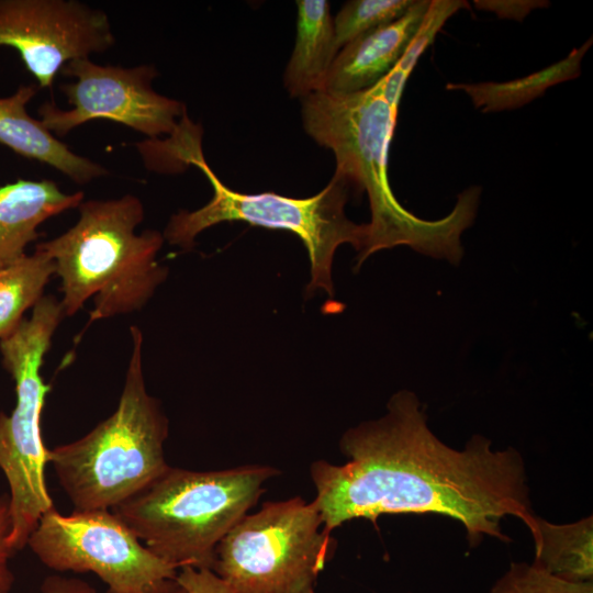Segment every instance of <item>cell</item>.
Wrapping results in <instances>:
<instances>
[{"instance_id": "obj_1", "label": "cell", "mask_w": 593, "mask_h": 593, "mask_svg": "<svg viewBox=\"0 0 593 593\" xmlns=\"http://www.w3.org/2000/svg\"><path fill=\"white\" fill-rule=\"evenodd\" d=\"M344 465L318 460L310 474L326 534L355 518L373 523L382 514H438L458 521L471 547L484 536L510 542L506 516L528 530L532 510L524 459L514 447L493 450L472 436L457 450L428 427L425 410L409 390L394 393L387 413L348 428L339 439Z\"/></svg>"}, {"instance_id": "obj_2", "label": "cell", "mask_w": 593, "mask_h": 593, "mask_svg": "<svg viewBox=\"0 0 593 593\" xmlns=\"http://www.w3.org/2000/svg\"><path fill=\"white\" fill-rule=\"evenodd\" d=\"M465 8L460 0H430L426 19L404 56L372 87L347 94L317 91L301 99L305 132L334 153L335 170L345 175L357 191L368 194L369 237L356 257L355 269L372 254L400 245L455 266L463 257L461 235L475 220L481 188L460 192L451 212L439 220L418 217L394 195L388 156L411 72L448 19Z\"/></svg>"}, {"instance_id": "obj_3", "label": "cell", "mask_w": 593, "mask_h": 593, "mask_svg": "<svg viewBox=\"0 0 593 593\" xmlns=\"http://www.w3.org/2000/svg\"><path fill=\"white\" fill-rule=\"evenodd\" d=\"M155 152L176 163L193 165L206 177L213 189L211 200L194 211L181 210L171 215L164 239L189 249L202 231L222 222L244 221L251 225L289 231L301 238L311 264L306 294L317 290L334 295L332 265L336 249L350 244L357 253L366 247L369 224H357L345 213L353 187L348 178L335 170L317 194L296 199L273 192L248 194L226 187L210 168L201 149V131L188 116L166 141H158Z\"/></svg>"}, {"instance_id": "obj_4", "label": "cell", "mask_w": 593, "mask_h": 593, "mask_svg": "<svg viewBox=\"0 0 593 593\" xmlns=\"http://www.w3.org/2000/svg\"><path fill=\"white\" fill-rule=\"evenodd\" d=\"M78 210L72 227L35 246L53 259L61 279L64 315L76 314L91 296L89 323L141 310L168 273L156 260L163 234L135 233L144 208L132 194L82 201Z\"/></svg>"}, {"instance_id": "obj_5", "label": "cell", "mask_w": 593, "mask_h": 593, "mask_svg": "<svg viewBox=\"0 0 593 593\" xmlns=\"http://www.w3.org/2000/svg\"><path fill=\"white\" fill-rule=\"evenodd\" d=\"M279 471L247 465L219 471L169 468L111 511L161 560L212 570L224 536L256 505Z\"/></svg>"}, {"instance_id": "obj_6", "label": "cell", "mask_w": 593, "mask_h": 593, "mask_svg": "<svg viewBox=\"0 0 593 593\" xmlns=\"http://www.w3.org/2000/svg\"><path fill=\"white\" fill-rule=\"evenodd\" d=\"M133 349L116 410L83 437L47 449V463L76 511L112 510L163 474L168 421L148 394L142 370L143 336Z\"/></svg>"}, {"instance_id": "obj_7", "label": "cell", "mask_w": 593, "mask_h": 593, "mask_svg": "<svg viewBox=\"0 0 593 593\" xmlns=\"http://www.w3.org/2000/svg\"><path fill=\"white\" fill-rule=\"evenodd\" d=\"M60 302L42 296L30 318L0 339L2 365L15 382L11 415L0 413V469L10 489L11 527L7 538L14 551L24 548L41 517L54 508L46 486L47 448L41 415L51 390L41 376L43 358L64 317Z\"/></svg>"}, {"instance_id": "obj_8", "label": "cell", "mask_w": 593, "mask_h": 593, "mask_svg": "<svg viewBox=\"0 0 593 593\" xmlns=\"http://www.w3.org/2000/svg\"><path fill=\"white\" fill-rule=\"evenodd\" d=\"M335 546L313 501L266 502L220 541L212 571L233 593H315Z\"/></svg>"}, {"instance_id": "obj_9", "label": "cell", "mask_w": 593, "mask_h": 593, "mask_svg": "<svg viewBox=\"0 0 593 593\" xmlns=\"http://www.w3.org/2000/svg\"><path fill=\"white\" fill-rule=\"evenodd\" d=\"M26 545L53 570L94 573L107 593H155L178 573L109 510L63 515L54 507L41 517Z\"/></svg>"}, {"instance_id": "obj_10", "label": "cell", "mask_w": 593, "mask_h": 593, "mask_svg": "<svg viewBox=\"0 0 593 593\" xmlns=\"http://www.w3.org/2000/svg\"><path fill=\"white\" fill-rule=\"evenodd\" d=\"M60 74L74 79L60 86L72 108L44 102L37 109L40 121L55 136H65L89 121L108 120L155 139L171 135L186 113L182 102L153 89L158 75L154 65L126 68L99 65L86 57L68 61Z\"/></svg>"}, {"instance_id": "obj_11", "label": "cell", "mask_w": 593, "mask_h": 593, "mask_svg": "<svg viewBox=\"0 0 593 593\" xmlns=\"http://www.w3.org/2000/svg\"><path fill=\"white\" fill-rule=\"evenodd\" d=\"M115 44L108 14L77 0H0V46L15 49L38 88L70 60Z\"/></svg>"}, {"instance_id": "obj_12", "label": "cell", "mask_w": 593, "mask_h": 593, "mask_svg": "<svg viewBox=\"0 0 593 593\" xmlns=\"http://www.w3.org/2000/svg\"><path fill=\"white\" fill-rule=\"evenodd\" d=\"M430 0H414L398 20L367 32L343 46L328 71L322 91L355 93L366 90L401 60L418 34Z\"/></svg>"}, {"instance_id": "obj_13", "label": "cell", "mask_w": 593, "mask_h": 593, "mask_svg": "<svg viewBox=\"0 0 593 593\" xmlns=\"http://www.w3.org/2000/svg\"><path fill=\"white\" fill-rule=\"evenodd\" d=\"M34 83L20 85L9 97L0 98V144L15 154L60 171L74 182L88 183L109 175L102 165L74 153L26 111L37 93Z\"/></svg>"}, {"instance_id": "obj_14", "label": "cell", "mask_w": 593, "mask_h": 593, "mask_svg": "<svg viewBox=\"0 0 593 593\" xmlns=\"http://www.w3.org/2000/svg\"><path fill=\"white\" fill-rule=\"evenodd\" d=\"M83 192L71 194L49 179H18L0 187V264L22 254L40 236L46 220L83 201Z\"/></svg>"}, {"instance_id": "obj_15", "label": "cell", "mask_w": 593, "mask_h": 593, "mask_svg": "<svg viewBox=\"0 0 593 593\" xmlns=\"http://www.w3.org/2000/svg\"><path fill=\"white\" fill-rule=\"evenodd\" d=\"M296 35L284 72L291 97L304 98L322 91L331 66L339 52L334 20L326 0H299Z\"/></svg>"}, {"instance_id": "obj_16", "label": "cell", "mask_w": 593, "mask_h": 593, "mask_svg": "<svg viewBox=\"0 0 593 593\" xmlns=\"http://www.w3.org/2000/svg\"><path fill=\"white\" fill-rule=\"evenodd\" d=\"M530 534L538 569L569 582L593 581V517L553 524L536 515Z\"/></svg>"}, {"instance_id": "obj_17", "label": "cell", "mask_w": 593, "mask_h": 593, "mask_svg": "<svg viewBox=\"0 0 593 593\" xmlns=\"http://www.w3.org/2000/svg\"><path fill=\"white\" fill-rule=\"evenodd\" d=\"M591 45L592 38H589L563 59L522 78L503 82H448L446 89L463 91L483 113L515 110L541 97L550 87L578 78Z\"/></svg>"}, {"instance_id": "obj_18", "label": "cell", "mask_w": 593, "mask_h": 593, "mask_svg": "<svg viewBox=\"0 0 593 593\" xmlns=\"http://www.w3.org/2000/svg\"><path fill=\"white\" fill-rule=\"evenodd\" d=\"M55 273L53 259L35 247L0 264V339L8 336L22 321L23 313L42 299L43 290Z\"/></svg>"}, {"instance_id": "obj_19", "label": "cell", "mask_w": 593, "mask_h": 593, "mask_svg": "<svg viewBox=\"0 0 593 593\" xmlns=\"http://www.w3.org/2000/svg\"><path fill=\"white\" fill-rule=\"evenodd\" d=\"M413 3L414 0L348 1L333 19L338 49L367 32L398 20Z\"/></svg>"}, {"instance_id": "obj_20", "label": "cell", "mask_w": 593, "mask_h": 593, "mask_svg": "<svg viewBox=\"0 0 593 593\" xmlns=\"http://www.w3.org/2000/svg\"><path fill=\"white\" fill-rule=\"evenodd\" d=\"M488 593H593V581L569 582L533 563L513 561Z\"/></svg>"}, {"instance_id": "obj_21", "label": "cell", "mask_w": 593, "mask_h": 593, "mask_svg": "<svg viewBox=\"0 0 593 593\" xmlns=\"http://www.w3.org/2000/svg\"><path fill=\"white\" fill-rule=\"evenodd\" d=\"M176 582L186 593H233L230 585L209 569L180 568Z\"/></svg>"}, {"instance_id": "obj_22", "label": "cell", "mask_w": 593, "mask_h": 593, "mask_svg": "<svg viewBox=\"0 0 593 593\" xmlns=\"http://www.w3.org/2000/svg\"><path fill=\"white\" fill-rule=\"evenodd\" d=\"M474 5L499 18L522 22L533 10L548 7L549 2L544 0H475Z\"/></svg>"}, {"instance_id": "obj_23", "label": "cell", "mask_w": 593, "mask_h": 593, "mask_svg": "<svg viewBox=\"0 0 593 593\" xmlns=\"http://www.w3.org/2000/svg\"><path fill=\"white\" fill-rule=\"evenodd\" d=\"M10 527V501L9 495L3 494L0 496V593H10L14 582V575L9 567L13 550L7 542Z\"/></svg>"}, {"instance_id": "obj_24", "label": "cell", "mask_w": 593, "mask_h": 593, "mask_svg": "<svg viewBox=\"0 0 593 593\" xmlns=\"http://www.w3.org/2000/svg\"><path fill=\"white\" fill-rule=\"evenodd\" d=\"M42 593H96V590L79 579L52 575L44 581Z\"/></svg>"}, {"instance_id": "obj_25", "label": "cell", "mask_w": 593, "mask_h": 593, "mask_svg": "<svg viewBox=\"0 0 593 593\" xmlns=\"http://www.w3.org/2000/svg\"><path fill=\"white\" fill-rule=\"evenodd\" d=\"M155 593H186V591L174 580Z\"/></svg>"}]
</instances>
